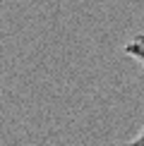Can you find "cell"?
I'll list each match as a JSON object with an SVG mask.
<instances>
[{"instance_id":"obj_1","label":"cell","mask_w":144,"mask_h":146,"mask_svg":"<svg viewBox=\"0 0 144 146\" xmlns=\"http://www.w3.org/2000/svg\"><path fill=\"white\" fill-rule=\"evenodd\" d=\"M123 50H125V55H130L132 60H137V62H139L142 67H144V34L132 36L127 43L123 46ZM125 146H144V127H142V129L137 132V134L132 137Z\"/></svg>"}]
</instances>
